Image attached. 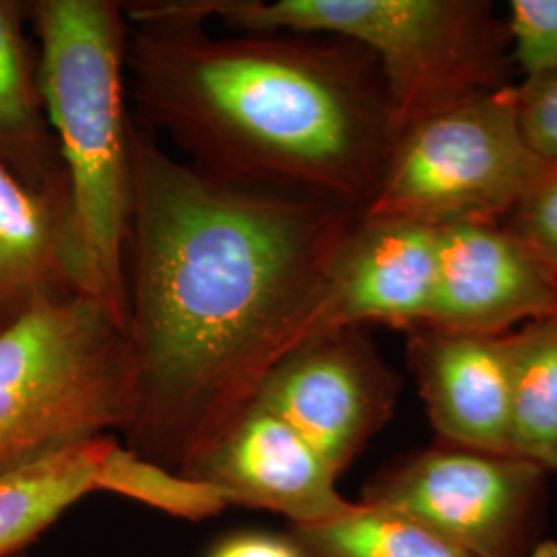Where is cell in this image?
Listing matches in <instances>:
<instances>
[{
    "mask_svg": "<svg viewBox=\"0 0 557 557\" xmlns=\"http://www.w3.org/2000/svg\"><path fill=\"white\" fill-rule=\"evenodd\" d=\"M400 380L363 329L294 347L262 380L255 403L285 421L337 475L391 421Z\"/></svg>",
    "mask_w": 557,
    "mask_h": 557,
    "instance_id": "ba28073f",
    "label": "cell"
},
{
    "mask_svg": "<svg viewBox=\"0 0 557 557\" xmlns=\"http://www.w3.org/2000/svg\"><path fill=\"white\" fill-rule=\"evenodd\" d=\"M238 34H304L368 50L386 87L395 140L442 110L510 81L508 23L481 0H205Z\"/></svg>",
    "mask_w": 557,
    "mask_h": 557,
    "instance_id": "277c9868",
    "label": "cell"
},
{
    "mask_svg": "<svg viewBox=\"0 0 557 557\" xmlns=\"http://www.w3.org/2000/svg\"><path fill=\"white\" fill-rule=\"evenodd\" d=\"M549 165L524 139L517 85H508L407 128L363 215L430 227L502 223Z\"/></svg>",
    "mask_w": 557,
    "mask_h": 557,
    "instance_id": "8992f818",
    "label": "cell"
},
{
    "mask_svg": "<svg viewBox=\"0 0 557 557\" xmlns=\"http://www.w3.org/2000/svg\"><path fill=\"white\" fill-rule=\"evenodd\" d=\"M547 473L517 455L440 442L363 485L366 504L418 518L473 557H527Z\"/></svg>",
    "mask_w": 557,
    "mask_h": 557,
    "instance_id": "52a82bcc",
    "label": "cell"
},
{
    "mask_svg": "<svg viewBox=\"0 0 557 557\" xmlns=\"http://www.w3.org/2000/svg\"><path fill=\"white\" fill-rule=\"evenodd\" d=\"M510 338V450L557 473V317L535 320Z\"/></svg>",
    "mask_w": 557,
    "mask_h": 557,
    "instance_id": "2e32d148",
    "label": "cell"
},
{
    "mask_svg": "<svg viewBox=\"0 0 557 557\" xmlns=\"http://www.w3.org/2000/svg\"><path fill=\"white\" fill-rule=\"evenodd\" d=\"M27 556V554H20V556H15V557H25Z\"/></svg>",
    "mask_w": 557,
    "mask_h": 557,
    "instance_id": "cb8c5ba5",
    "label": "cell"
},
{
    "mask_svg": "<svg viewBox=\"0 0 557 557\" xmlns=\"http://www.w3.org/2000/svg\"><path fill=\"white\" fill-rule=\"evenodd\" d=\"M527 557H557V541H539Z\"/></svg>",
    "mask_w": 557,
    "mask_h": 557,
    "instance_id": "603a6c76",
    "label": "cell"
},
{
    "mask_svg": "<svg viewBox=\"0 0 557 557\" xmlns=\"http://www.w3.org/2000/svg\"><path fill=\"white\" fill-rule=\"evenodd\" d=\"M25 21L27 2L0 0V170L34 190H71Z\"/></svg>",
    "mask_w": 557,
    "mask_h": 557,
    "instance_id": "5bb4252c",
    "label": "cell"
},
{
    "mask_svg": "<svg viewBox=\"0 0 557 557\" xmlns=\"http://www.w3.org/2000/svg\"><path fill=\"white\" fill-rule=\"evenodd\" d=\"M407 366L440 442L510 450V338L440 326L409 331Z\"/></svg>",
    "mask_w": 557,
    "mask_h": 557,
    "instance_id": "7c38bea8",
    "label": "cell"
},
{
    "mask_svg": "<svg viewBox=\"0 0 557 557\" xmlns=\"http://www.w3.org/2000/svg\"><path fill=\"white\" fill-rule=\"evenodd\" d=\"M114 438L73 444L0 478V557L25 554L77 502L98 492L101 460Z\"/></svg>",
    "mask_w": 557,
    "mask_h": 557,
    "instance_id": "9a60e30c",
    "label": "cell"
},
{
    "mask_svg": "<svg viewBox=\"0 0 557 557\" xmlns=\"http://www.w3.org/2000/svg\"><path fill=\"white\" fill-rule=\"evenodd\" d=\"M126 87L137 122L200 172L358 213L395 145L379 64L354 41L131 25Z\"/></svg>",
    "mask_w": 557,
    "mask_h": 557,
    "instance_id": "7a4b0ae2",
    "label": "cell"
},
{
    "mask_svg": "<svg viewBox=\"0 0 557 557\" xmlns=\"http://www.w3.org/2000/svg\"><path fill=\"white\" fill-rule=\"evenodd\" d=\"M502 225L557 275V163L549 165Z\"/></svg>",
    "mask_w": 557,
    "mask_h": 557,
    "instance_id": "d6986e66",
    "label": "cell"
},
{
    "mask_svg": "<svg viewBox=\"0 0 557 557\" xmlns=\"http://www.w3.org/2000/svg\"><path fill=\"white\" fill-rule=\"evenodd\" d=\"M518 120L541 160L557 163V64L517 85Z\"/></svg>",
    "mask_w": 557,
    "mask_h": 557,
    "instance_id": "44dd1931",
    "label": "cell"
},
{
    "mask_svg": "<svg viewBox=\"0 0 557 557\" xmlns=\"http://www.w3.org/2000/svg\"><path fill=\"white\" fill-rule=\"evenodd\" d=\"M557 317V275L502 223L436 227V278L425 326L506 335Z\"/></svg>",
    "mask_w": 557,
    "mask_h": 557,
    "instance_id": "30bf717a",
    "label": "cell"
},
{
    "mask_svg": "<svg viewBox=\"0 0 557 557\" xmlns=\"http://www.w3.org/2000/svg\"><path fill=\"white\" fill-rule=\"evenodd\" d=\"M512 60L524 77L557 64V0H512L508 9Z\"/></svg>",
    "mask_w": 557,
    "mask_h": 557,
    "instance_id": "ffe728a7",
    "label": "cell"
},
{
    "mask_svg": "<svg viewBox=\"0 0 557 557\" xmlns=\"http://www.w3.org/2000/svg\"><path fill=\"white\" fill-rule=\"evenodd\" d=\"M186 475L215 485L232 506L275 512L289 527L338 517L354 504L312 446L257 403Z\"/></svg>",
    "mask_w": 557,
    "mask_h": 557,
    "instance_id": "8fae6325",
    "label": "cell"
},
{
    "mask_svg": "<svg viewBox=\"0 0 557 557\" xmlns=\"http://www.w3.org/2000/svg\"><path fill=\"white\" fill-rule=\"evenodd\" d=\"M207 557H304V554L287 533L239 531L220 539Z\"/></svg>",
    "mask_w": 557,
    "mask_h": 557,
    "instance_id": "7402d4cb",
    "label": "cell"
},
{
    "mask_svg": "<svg viewBox=\"0 0 557 557\" xmlns=\"http://www.w3.org/2000/svg\"><path fill=\"white\" fill-rule=\"evenodd\" d=\"M304 557H473L418 518L354 502L338 517L289 527Z\"/></svg>",
    "mask_w": 557,
    "mask_h": 557,
    "instance_id": "e0dca14e",
    "label": "cell"
},
{
    "mask_svg": "<svg viewBox=\"0 0 557 557\" xmlns=\"http://www.w3.org/2000/svg\"><path fill=\"white\" fill-rule=\"evenodd\" d=\"M98 492L135 499L190 522L218 517L232 506L215 485L139 457L116 438L101 460Z\"/></svg>",
    "mask_w": 557,
    "mask_h": 557,
    "instance_id": "ac0fdd59",
    "label": "cell"
},
{
    "mask_svg": "<svg viewBox=\"0 0 557 557\" xmlns=\"http://www.w3.org/2000/svg\"><path fill=\"white\" fill-rule=\"evenodd\" d=\"M79 294L89 296L71 190H34L0 170V333Z\"/></svg>",
    "mask_w": 557,
    "mask_h": 557,
    "instance_id": "4fadbf2b",
    "label": "cell"
},
{
    "mask_svg": "<svg viewBox=\"0 0 557 557\" xmlns=\"http://www.w3.org/2000/svg\"><path fill=\"white\" fill-rule=\"evenodd\" d=\"M48 119L59 140L87 267V294L124 326L133 207V124L126 108L124 4L27 2Z\"/></svg>",
    "mask_w": 557,
    "mask_h": 557,
    "instance_id": "3957f363",
    "label": "cell"
},
{
    "mask_svg": "<svg viewBox=\"0 0 557 557\" xmlns=\"http://www.w3.org/2000/svg\"><path fill=\"white\" fill-rule=\"evenodd\" d=\"M131 416L124 326L91 296L52 301L0 333V478Z\"/></svg>",
    "mask_w": 557,
    "mask_h": 557,
    "instance_id": "5b68a950",
    "label": "cell"
},
{
    "mask_svg": "<svg viewBox=\"0 0 557 557\" xmlns=\"http://www.w3.org/2000/svg\"><path fill=\"white\" fill-rule=\"evenodd\" d=\"M436 278V227L359 213L341 239L306 341L343 329L430 324Z\"/></svg>",
    "mask_w": 557,
    "mask_h": 557,
    "instance_id": "9c48e42d",
    "label": "cell"
},
{
    "mask_svg": "<svg viewBox=\"0 0 557 557\" xmlns=\"http://www.w3.org/2000/svg\"><path fill=\"white\" fill-rule=\"evenodd\" d=\"M358 211L213 178L135 119L122 444L188 473L306 341Z\"/></svg>",
    "mask_w": 557,
    "mask_h": 557,
    "instance_id": "6da1fadb",
    "label": "cell"
}]
</instances>
